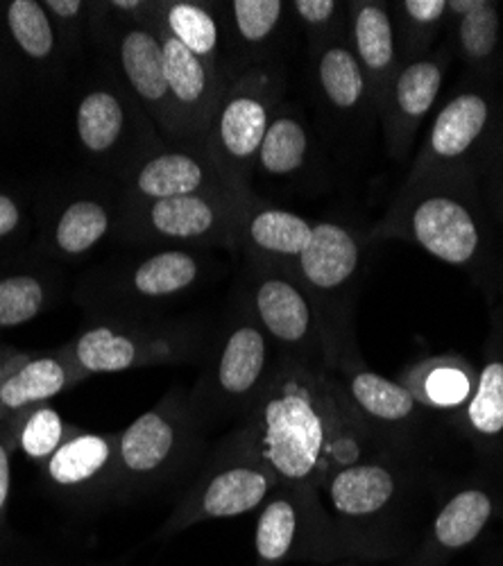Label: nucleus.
<instances>
[{
  "instance_id": "nucleus-1",
  "label": "nucleus",
  "mask_w": 503,
  "mask_h": 566,
  "mask_svg": "<svg viewBox=\"0 0 503 566\" xmlns=\"http://www.w3.org/2000/svg\"><path fill=\"white\" fill-rule=\"evenodd\" d=\"M239 433L282 485L323 490L336 469L368 458L379 442L347 406L329 369L280 358L243 415Z\"/></svg>"
},
{
  "instance_id": "nucleus-2",
  "label": "nucleus",
  "mask_w": 503,
  "mask_h": 566,
  "mask_svg": "<svg viewBox=\"0 0 503 566\" xmlns=\"http://www.w3.org/2000/svg\"><path fill=\"white\" fill-rule=\"evenodd\" d=\"M274 352L277 349L256 324L248 304L227 319L200 381L189 395V408L200 427L243 417L250 410L280 363Z\"/></svg>"
},
{
  "instance_id": "nucleus-3",
  "label": "nucleus",
  "mask_w": 503,
  "mask_h": 566,
  "mask_svg": "<svg viewBox=\"0 0 503 566\" xmlns=\"http://www.w3.org/2000/svg\"><path fill=\"white\" fill-rule=\"evenodd\" d=\"M401 239L433 259L470 268L481 250V229L461 198V179H425L401 186L392 209L370 231V241Z\"/></svg>"
},
{
  "instance_id": "nucleus-4",
  "label": "nucleus",
  "mask_w": 503,
  "mask_h": 566,
  "mask_svg": "<svg viewBox=\"0 0 503 566\" xmlns=\"http://www.w3.org/2000/svg\"><path fill=\"white\" fill-rule=\"evenodd\" d=\"M408 479L397 458L386 451L349 462L327 479L319 490L329 512L334 535L345 557H384L379 533L399 503Z\"/></svg>"
},
{
  "instance_id": "nucleus-5",
  "label": "nucleus",
  "mask_w": 503,
  "mask_h": 566,
  "mask_svg": "<svg viewBox=\"0 0 503 566\" xmlns=\"http://www.w3.org/2000/svg\"><path fill=\"white\" fill-rule=\"evenodd\" d=\"M280 485L272 469L234 431L175 505L159 537H172L213 518H234L259 510Z\"/></svg>"
},
{
  "instance_id": "nucleus-6",
  "label": "nucleus",
  "mask_w": 503,
  "mask_h": 566,
  "mask_svg": "<svg viewBox=\"0 0 503 566\" xmlns=\"http://www.w3.org/2000/svg\"><path fill=\"white\" fill-rule=\"evenodd\" d=\"M200 423L189 395L172 390L153 410L136 417L116 436L114 483L123 490L161 485L189 462L198 449Z\"/></svg>"
},
{
  "instance_id": "nucleus-7",
  "label": "nucleus",
  "mask_w": 503,
  "mask_h": 566,
  "mask_svg": "<svg viewBox=\"0 0 503 566\" xmlns=\"http://www.w3.org/2000/svg\"><path fill=\"white\" fill-rule=\"evenodd\" d=\"M282 93L280 77L265 69H250L234 82H227L211 116L207 153L237 186L248 188L263 136L274 116Z\"/></svg>"
},
{
  "instance_id": "nucleus-8",
  "label": "nucleus",
  "mask_w": 503,
  "mask_h": 566,
  "mask_svg": "<svg viewBox=\"0 0 503 566\" xmlns=\"http://www.w3.org/2000/svg\"><path fill=\"white\" fill-rule=\"evenodd\" d=\"M256 566L343 559L329 512L317 490L277 485L259 510L254 533Z\"/></svg>"
},
{
  "instance_id": "nucleus-9",
  "label": "nucleus",
  "mask_w": 503,
  "mask_h": 566,
  "mask_svg": "<svg viewBox=\"0 0 503 566\" xmlns=\"http://www.w3.org/2000/svg\"><path fill=\"white\" fill-rule=\"evenodd\" d=\"M205 336L177 324H98L82 332L69 358L82 376L116 374L150 365L189 363L202 354Z\"/></svg>"
},
{
  "instance_id": "nucleus-10",
  "label": "nucleus",
  "mask_w": 503,
  "mask_h": 566,
  "mask_svg": "<svg viewBox=\"0 0 503 566\" xmlns=\"http://www.w3.org/2000/svg\"><path fill=\"white\" fill-rule=\"evenodd\" d=\"M250 313L280 358L315 367H332L327 322L302 283L282 272H263L252 286Z\"/></svg>"
},
{
  "instance_id": "nucleus-11",
  "label": "nucleus",
  "mask_w": 503,
  "mask_h": 566,
  "mask_svg": "<svg viewBox=\"0 0 503 566\" xmlns=\"http://www.w3.org/2000/svg\"><path fill=\"white\" fill-rule=\"evenodd\" d=\"M250 193H200L146 202L142 224L159 241L187 245H232L243 241Z\"/></svg>"
},
{
  "instance_id": "nucleus-12",
  "label": "nucleus",
  "mask_w": 503,
  "mask_h": 566,
  "mask_svg": "<svg viewBox=\"0 0 503 566\" xmlns=\"http://www.w3.org/2000/svg\"><path fill=\"white\" fill-rule=\"evenodd\" d=\"M155 28L161 39L164 73L179 127V144L189 148H207L211 116L227 80H222L220 69L193 55L185 43H179L159 25Z\"/></svg>"
},
{
  "instance_id": "nucleus-13",
  "label": "nucleus",
  "mask_w": 503,
  "mask_h": 566,
  "mask_svg": "<svg viewBox=\"0 0 503 566\" xmlns=\"http://www.w3.org/2000/svg\"><path fill=\"white\" fill-rule=\"evenodd\" d=\"M490 120V105L474 91L459 93L436 116L404 186L425 179H461L465 159L474 153Z\"/></svg>"
},
{
  "instance_id": "nucleus-14",
  "label": "nucleus",
  "mask_w": 503,
  "mask_h": 566,
  "mask_svg": "<svg viewBox=\"0 0 503 566\" xmlns=\"http://www.w3.org/2000/svg\"><path fill=\"white\" fill-rule=\"evenodd\" d=\"M329 371L356 419L377 442H395L416 429L422 406L399 381L373 371L360 358Z\"/></svg>"
},
{
  "instance_id": "nucleus-15",
  "label": "nucleus",
  "mask_w": 503,
  "mask_h": 566,
  "mask_svg": "<svg viewBox=\"0 0 503 566\" xmlns=\"http://www.w3.org/2000/svg\"><path fill=\"white\" fill-rule=\"evenodd\" d=\"M447 64V51H438L436 55L427 53L425 57L404 62L399 66L379 114L384 116V132L392 157H406L410 146H413L422 120L429 116L440 96Z\"/></svg>"
},
{
  "instance_id": "nucleus-16",
  "label": "nucleus",
  "mask_w": 503,
  "mask_h": 566,
  "mask_svg": "<svg viewBox=\"0 0 503 566\" xmlns=\"http://www.w3.org/2000/svg\"><path fill=\"white\" fill-rule=\"evenodd\" d=\"M134 193L146 202L200 196L250 193L227 177L207 148L179 146L161 150L139 164L134 172Z\"/></svg>"
},
{
  "instance_id": "nucleus-17",
  "label": "nucleus",
  "mask_w": 503,
  "mask_h": 566,
  "mask_svg": "<svg viewBox=\"0 0 503 566\" xmlns=\"http://www.w3.org/2000/svg\"><path fill=\"white\" fill-rule=\"evenodd\" d=\"M118 64L134 96L139 98L161 132L179 144V127L166 84L161 39L157 28L146 23L125 28L118 36Z\"/></svg>"
},
{
  "instance_id": "nucleus-18",
  "label": "nucleus",
  "mask_w": 503,
  "mask_h": 566,
  "mask_svg": "<svg viewBox=\"0 0 503 566\" xmlns=\"http://www.w3.org/2000/svg\"><path fill=\"white\" fill-rule=\"evenodd\" d=\"M349 45L370 86L373 109L381 114L388 88L401 66L397 28L392 10L386 3L349 6Z\"/></svg>"
},
{
  "instance_id": "nucleus-19",
  "label": "nucleus",
  "mask_w": 503,
  "mask_h": 566,
  "mask_svg": "<svg viewBox=\"0 0 503 566\" xmlns=\"http://www.w3.org/2000/svg\"><path fill=\"white\" fill-rule=\"evenodd\" d=\"M360 265V243L356 235L336 222H315L311 239L300 254L297 281L323 308L325 297H336L356 276Z\"/></svg>"
},
{
  "instance_id": "nucleus-20",
  "label": "nucleus",
  "mask_w": 503,
  "mask_h": 566,
  "mask_svg": "<svg viewBox=\"0 0 503 566\" xmlns=\"http://www.w3.org/2000/svg\"><path fill=\"white\" fill-rule=\"evenodd\" d=\"M490 516L492 499L488 492L476 488L455 492L440 505L425 542L406 566H444L451 555L476 542Z\"/></svg>"
},
{
  "instance_id": "nucleus-21",
  "label": "nucleus",
  "mask_w": 503,
  "mask_h": 566,
  "mask_svg": "<svg viewBox=\"0 0 503 566\" xmlns=\"http://www.w3.org/2000/svg\"><path fill=\"white\" fill-rule=\"evenodd\" d=\"M82 379L84 376L73 365L66 349L51 356L19 358L0 379V412H21L49 403Z\"/></svg>"
},
{
  "instance_id": "nucleus-22",
  "label": "nucleus",
  "mask_w": 503,
  "mask_h": 566,
  "mask_svg": "<svg viewBox=\"0 0 503 566\" xmlns=\"http://www.w3.org/2000/svg\"><path fill=\"white\" fill-rule=\"evenodd\" d=\"M116 436L80 433L69 440L45 460L49 481L62 490H86L98 481L114 479Z\"/></svg>"
},
{
  "instance_id": "nucleus-23",
  "label": "nucleus",
  "mask_w": 503,
  "mask_h": 566,
  "mask_svg": "<svg viewBox=\"0 0 503 566\" xmlns=\"http://www.w3.org/2000/svg\"><path fill=\"white\" fill-rule=\"evenodd\" d=\"M315 75L325 101L336 112L356 114L368 105L373 109L368 80H365L345 32L319 43L315 55Z\"/></svg>"
},
{
  "instance_id": "nucleus-24",
  "label": "nucleus",
  "mask_w": 503,
  "mask_h": 566,
  "mask_svg": "<svg viewBox=\"0 0 503 566\" xmlns=\"http://www.w3.org/2000/svg\"><path fill=\"white\" fill-rule=\"evenodd\" d=\"M311 231L313 222L293 211L250 207L243 224V241L265 259L295 265L311 239Z\"/></svg>"
},
{
  "instance_id": "nucleus-25",
  "label": "nucleus",
  "mask_w": 503,
  "mask_h": 566,
  "mask_svg": "<svg viewBox=\"0 0 503 566\" xmlns=\"http://www.w3.org/2000/svg\"><path fill=\"white\" fill-rule=\"evenodd\" d=\"M472 367L463 360L440 356L427 358L404 374L401 386L427 408H459L470 399Z\"/></svg>"
},
{
  "instance_id": "nucleus-26",
  "label": "nucleus",
  "mask_w": 503,
  "mask_h": 566,
  "mask_svg": "<svg viewBox=\"0 0 503 566\" xmlns=\"http://www.w3.org/2000/svg\"><path fill=\"white\" fill-rule=\"evenodd\" d=\"M202 276V263L187 250H164L144 259L127 279V286L139 300H168L187 293Z\"/></svg>"
},
{
  "instance_id": "nucleus-27",
  "label": "nucleus",
  "mask_w": 503,
  "mask_h": 566,
  "mask_svg": "<svg viewBox=\"0 0 503 566\" xmlns=\"http://www.w3.org/2000/svg\"><path fill=\"white\" fill-rule=\"evenodd\" d=\"M127 109L112 88H94L82 96L75 112L80 146L88 155H109L125 134Z\"/></svg>"
},
{
  "instance_id": "nucleus-28",
  "label": "nucleus",
  "mask_w": 503,
  "mask_h": 566,
  "mask_svg": "<svg viewBox=\"0 0 503 566\" xmlns=\"http://www.w3.org/2000/svg\"><path fill=\"white\" fill-rule=\"evenodd\" d=\"M6 30L17 51L39 64H51L57 55V30L43 3L12 0L6 6Z\"/></svg>"
},
{
  "instance_id": "nucleus-29",
  "label": "nucleus",
  "mask_w": 503,
  "mask_h": 566,
  "mask_svg": "<svg viewBox=\"0 0 503 566\" xmlns=\"http://www.w3.org/2000/svg\"><path fill=\"white\" fill-rule=\"evenodd\" d=\"M157 25L172 34L179 43H185L193 55L218 69L220 23L209 8L200 3H187V0L161 6Z\"/></svg>"
},
{
  "instance_id": "nucleus-30",
  "label": "nucleus",
  "mask_w": 503,
  "mask_h": 566,
  "mask_svg": "<svg viewBox=\"0 0 503 566\" xmlns=\"http://www.w3.org/2000/svg\"><path fill=\"white\" fill-rule=\"evenodd\" d=\"M455 17V45L468 64H485L499 43V14L485 0H449Z\"/></svg>"
},
{
  "instance_id": "nucleus-31",
  "label": "nucleus",
  "mask_w": 503,
  "mask_h": 566,
  "mask_svg": "<svg viewBox=\"0 0 503 566\" xmlns=\"http://www.w3.org/2000/svg\"><path fill=\"white\" fill-rule=\"evenodd\" d=\"M308 157V132L293 114H274L263 136L256 166L270 177L295 175Z\"/></svg>"
},
{
  "instance_id": "nucleus-32",
  "label": "nucleus",
  "mask_w": 503,
  "mask_h": 566,
  "mask_svg": "<svg viewBox=\"0 0 503 566\" xmlns=\"http://www.w3.org/2000/svg\"><path fill=\"white\" fill-rule=\"evenodd\" d=\"M109 224V211L101 202L75 200L57 218L53 243L64 256H82L105 239Z\"/></svg>"
},
{
  "instance_id": "nucleus-33",
  "label": "nucleus",
  "mask_w": 503,
  "mask_h": 566,
  "mask_svg": "<svg viewBox=\"0 0 503 566\" xmlns=\"http://www.w3.org/2000/svg\"><path fill=\"white\" fill-rule=\"evenodd\" d=\"M449 14V0H401L392 8L401 64L427 55L429 43Z\"/></svg>"
},
{
  "instance_id": "nucleus-34",
  "label": "nucleus",
  "mask_w": 503,
  "mask_h": 566,
  "mask_svg": "<svg viewBox=\"0 0 503 566\" xmlns=\"http://www.w3.org/2000/svg\"><path fill=\"white\" fill-rule=\"evenodd\" d=\"M465 423L481 438H494L503 431V360L483 365L474 395L465 403Z\"/></svg>"
},
{
  "instance_id": "nucleus-35",
  "label": "nucleus",
  "mask_w": 503,
  "mask_h": 566,
  "mask_svg": "<svg viewBox=\"0 0 503 566\" xmlns=\"http://www.w3.org/2000/svg\"><path fill=\"white\" fill-rule=\"evenodd\" d=\"M49 302L45 283L34 274L0 276V328L32 322Z\"/></svg>"
},
{
  "instance_id": "nucleus-36",
  "label": "nucleus",
  "mask_w": 503,
  "mask_h": 566,
  "mask_svg": "<svg viewBox=\"0 0 503 566\" xmlns=\"http://www.w3.org/2000/svg\"><path fill=\"white\" fill-rule=\"evenodd\" d=\"M289 8L282 0H234L230 3L232 28L248 49H261L277 34Z\"/></svg>"
},
{
  "instance_id": "nucleus-37",
  "label": "nucleus",
  "mask_w": 503,
  "mask_h": 566,
  "mask_svg": "<svg viewBox=\"0 0 503 566\" xmlns=\"http://www.w3.org/2000/svg\"><path fill=\"white\" fill-rule=\"evenodd\" d=\"M75 429H69L60 412L51 406L32 408L19 431V444L23 453L34 462H45L73 436Z\"/></svg>"
},
{
  "instance_id": "nucleus-38",
  "label": "nucleus",
  "mask_w": 503,
  "mask_h": 566,
  "mask_svg": "<svg viewBox=\"0 0 503 566\" xmlns=\"http://www.w3.org/2000/svg\"><path fill=\"white\" fill-rule=\"evenodd\" d=\"M345 8L347 6L336 3V0H295V3H291V10L300 17L304 28L311 32V39L317 43L345 32Z\"/></svg>"
},
{
  "instance_id": "nucleus-39",
  "label": "nucleus",
  "mask_w": 503,
  "mask_h": 566,
  "mask_svg": "<svg viewBox=\"0 0 503 566\" xmlns=\"http://www.w3.org/2000/svg\"><path fill=\"white\" fill-rule=\"evenodd\" d=\"M23 224V211L21 205L8 196L0 193V241H8L21 229Z\"/></svg>"
},
{
  "instance_id": "nucleus-40",
  "label": "nucleus",
  "mask_w": 503,
  "mask_h": 566,
  "mask_svg": "<svg viewBox=\"0 0 503 566\" xmlns=\"http://www.w3.org/2000/svg\"><path fill=\"white\" fill-rule=\"evenodd\" d=\"M43 8L49 10V14L62 25V28H71L77 25L82 14L86 12V3H80V0H49L43 3Z\"/></svg>"
},
{
  "instance_id": "nucleus-41",
  "label": "nucleus",
  "mask_w": 503,
  "mask_h": 566,
  "mask_svg": "<svg viewBox=\"0 0 503 566\" xmlns=\"http://www.w3.org/2000/svg\"><path fill=\"white\" fill-rule=\"evenodd\" d=\"M12 488V464H10V444L6 438H0V514L6 512Z\"/></svg>"
},
{
  "instance_id": "nucleus-42",
  "label": "nucleus",
  "mask_w": 503,
  "mask_h": 566,
  "mask_svg": "<svg viewBox=\"0 0 503 566\" xmlns=\"http://www.w3.org/2000/svg\"><path fill=\"white\" fill-rule=\"evenodd\" d=\"M10 367H6V365H0V379H3V376H6V371H8Z\"/></svg>"
}]
</instances>
